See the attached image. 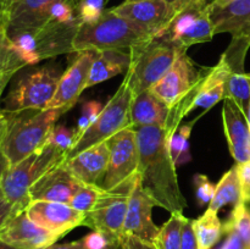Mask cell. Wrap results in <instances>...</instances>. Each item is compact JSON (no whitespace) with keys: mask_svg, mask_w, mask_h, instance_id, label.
<instances>
[{"mask_svg":"<svg viewBox=\"0 0 250 249\" xmlns=\"http://www.w3.org/2000/svg\"><path fill=\"white\" fill-rule=\"evenodd\" d=\"M139 148L138 175L141 185L156 207L168 212L187 208L178 183L176 164L170 151V137L160 126L137 127Z\"/></svg>","mask_w":250,"mask_h":249,"instance_id":"1","label":"cell"},{"mask_svg":"<svg viewBox=\"0 0 250 249\" xmlns=\"http://www.w3.org/2000/svg\"><path fill=\"white\" fill-rule=\"evenodd\" d=\"M5 112L7 115V124L0 141V148L9 160L10 166H12L41 149L48 142L56 121L67 110Z\"/></svg>","mask_w":250,"mask_h":249,"instance_id":"2","label":"cell"},{"mask_svg":"<svg viewBox=\"0 0 250 249\" xmlns=\"http://www.w3.org/2000/svg\"><path fill=\"white\" fill-rule=\"evenodd\" d=\"M154 38L148 29L106 9L94 22L81 23L72 41L73 53L83 50L132 49Z\"/></svg>","mask_w":250,"mask_h":249,"instance_id":"3","label":"cell"},{"mask_svg":"<svg viewBox=\"0 0 250 249\" xmlns=\"http://www.w3.org/2000/svg\"><path fill=\"white\" fill-rule=\"evenodd\" d=\"M80 24L49 21L33 31L11 36L10 43L26 66H34L45 59L73 53L72 41Z\"/></svg>","mask_w":250,"mask_h":249,"instance_id":"4","label":"cell"},{"mask_svg":"<svg viewBox=\"0 0 250 249\" xmlns=\"http://www.w3.org/2000/svg\"><path fill=\"white\" fill-rule=\"evenodd\" d=\"M182 51L187 50H182L163 37H154L146 43L129 49L131 65L126 75L133 94H139L156 84Z\"/></svg>","mask_w":250,"mask_h":249,"instance_id":"5","label":"cell"},{"mask_svg":"<svg viewBox=\"0 0 250 249\" xmlns=\"http://www.w3.org/2000/svg\"><path fill=\"white\" fill-rule=\"evenodd\" d=\"M68 154L48 139L41 149L24 158L16 165L10 166L4 176L1 190L14 204L26 208L31 202L29 188L51 168L56 167L67 159Z\"/></svg>","mask_w":250,"mask_h":249,"instance_id":"6","label":"cell"},{"mask_svg":"<svg viewBox=\"0 0 250 249\" xmlns=\"http://www.w3.org/2000/svg\"><path fill=\"white\" fill-rule=\"evenodd\" d=\"M133 95L128 76L125 75L119 89L104 105L97 121L76 142L67 158L77 155L95 144L107 141L122 129L132 127L131 105Z\"/></svg>","mask_w":250,"mask_h":249,"instance_id":"7","label":"cell"},{"mask_svg":"<svg viewBox=\"0 0 250 249\" xmlns=\"http://www.w3.org/2000/svg\"><path fill=\"white\" fill-rule=\"evenodd\" d=\"M62 73L60 67L54 65L27 72L10 89L4 99V110L7 112H23L46 109L55 95Z\"/></svg>","mask_w":250,"mask_h":249,"instance_id":"8","label":"cell"},{"mask_svg":"<svg viewBox=\"0 0 250 249\" xmlns=\"http://www.w3.org/2000/svg\"><path fill=\"white\" fill-rule=\"evenodd\" d=\"M137 175L111 189L104 188L97 204L85 216L83 226L90 227L93 231L103 232L114 242H119L128 209L129 195Z\"/></svg>","mask_w":250,"mask_h":249,"instance_id":"9","label":"cell"},{"mask_svg":"<svg viewBox=\"0 0 250 249\" xmlns=\"http://www.w3.org/2000/svg\"><path fill=\"white\" fill-rule=\"evenodd\" d=\"M214 24L209 7H188L172 17L158 37L168 39L182 50L214 38Z\"/></svg>","mask_w":250,"mask_h":249,"instance_id":"10","label":"cell"},{"mask_svg":"<svg viewBox=\"0 0 250 249\" xmlns=\"http://www.w3.org/2000/svg\"><path fill=\"white\" fill-rule=\"evenodd\" d=\"M107 144L110 159L103 188L111 189L138 173L139 148L136 128L122 129L107 139Z\"/></svg>","mask_w":250,"mask_h":249,"instance_id":"11","label":"cell"},{"mask_svg":"<svg viewBox=\"0 0 250 249\" xmlns=\"http://www.w3.org/2000/svg\"><path fill=\"white\" fill-rule=\"evenodd\" d=\"M98 55L95 50L78 51L70 67L62 73L59 81L55 95L46 109L70 110L87 88L90 68Z\"/></svg>","mask_w":250,"mask_h":249,"instance_id":"12","label":"cell"},{"mask_svg":"<svg viewBox=\"0 0 250 249\" xmlns=\"http://www.w3.org/2000/svg\"><path fill=\"white\" fill-rule=\"evenodd\" d=\"M26 212L32 221L60 237L84 225L87 216L66 203L44 200H31L26 207Z\"/></svg>","mask_w":250,"mask_h":249,"instance_id":"13","label":"cell"},{"mask_svg":"<svg viewBox=\"0 0 250 249\" xmlns=\"http://www.w3.org/2000/svg\"><path fill=\"white\" fill-rule=\"evenodd\" d=\"M59 238L61 237L32 221L26 209L15 214L0 231V239L15 249H45Z\"/></svg>","mask_w":250,"mask_h":249,"instance_id":"14","label":"cell"},{"mask_svg":"<svg viewBox=\"0 0 250 249\" xmlns=\"http://www.w3.org/2000/svg\"><path fill=\"white\" fill-rule=\"evenodd\" d=\"M154 207H156L155 203L143 189L139 175H137L129 195L128 209H127L122 234L138 237L153 243L160 228L154 224L151 219V211Z\"/></svg>","mask_w":250,"mask_h":249,"instance_id":"15","label":"cell"},{"mask_svg":"<svg viewBox=\"0 0 250 249\" xmlns=\"http://www.w3.org/2000/svg\"><path fill=\"white\" fill-rule=\"evenodd\" d=\"M115 14L148 29L158 37L172 17L171 5L166 0H137L126 1L111 7Z\"/></svg>","mask_w":250,"mask_h":249,"instance_id":"16","label":"cell"},{"mask_svg":"<svg viewBox=\"0 0 250 249\" xmlns=\"http://www.w3.org/2000/svg\"><path fill=\"white\" fill-rule=\"evenodd\" d=\"M66 165V160L42 176L29 188V200L66 203L68 204L73 193L82 185Z\"/></svg>","mask_w":250,"mask_h":249,"instance_id":"17","label":"cell"},{"mask_svg":"<svg viewBox=\"0 0 250 249\" xmlns=\"http://www.w3.org/2000/svg\"><path fill=\"white\" fill-rule=\"evenodd\" d=\"M58 1L60 0H14L5 6L9 37L46 23L51 6Z\"/></svg>","mask_w":250,"mask_h":249,"instance_id":"18","label":"cell"},{"mask_svg":"<svg viewBox=\"0 0 250 249\" xmlns=\"http://www.w3.org/2000/svg\"><path fill=\"white\" fill-rule=\"evenodd\" d=\"M224 131L229 153L237 164L250 160V128L246 115L231 99L224 100L222 106Z\"/></svg>","mask_w":250,"mask_h":249,"instance_id":"19","label":"cell"},{"mask_svg":"<svg viewBox=\"0 0 250 249\" xmlns=\"http://www.w3.org/2000/svg\"><path fill=\"white\" fill-rule=\"evenodd\" d=\"M110 149L107 141L90 146L80 154L66 159L71 172L83 183L99 186L104 182L109 166Z\"/></svg>","mask_w":250,"mask_h":249,"instance_id":"20","label":"cell"},{"mask_svg":"<svg viewBox=\"0 0 250 249\" xmlns=\"http://www.w3.org/2000/svg\"><path fill=\"white\" fill-rule=\"evenodd\" d=\"M231 73V67L225 60L224 56L221 55L219 62L209 68L207 76L203 80L194 98V102H193L192 111L198 107H202L204 109V112H207L217 103L225 100L227 81H229Z\"/></svg>","mask_w":250,"mask_h":249,"instance_id":"21","label":"cell"},{"mask_svg":"<svg viewBox=\"0 0 250 249\" xmlns=\"http://www.w3.org/2000/svg\"><path fill=\"white\" fill-rule=\"evenodd\" d=\"M170 117V107L150 89L133 95L131 105L132 127L160 126L165 128Z\"/></svg>","mask_w":250,"mask_h":249,"instance_id":"22","label":"cell"},{"mask_svg":"<svg viewBox=\"0 0 250 249\" xmlns=\"http://www.w3.org/2000/svg\"><path fill=\"white\" fill-rule=\"evenodd\" d=\"M131 65V54L122 49H107L98 51V55L90 68L87 88L110 80L120 73H126Z\"/></svg>","mask_w":250,"mask_h":249,"instance_id":"23","label":"cell"},{"mask_svg":"<svg viewBox=\"0 0 250 249\" xmlns=\"http://www.w3.org/2000/svg\"><path fill=\"white\" fill-rule=\"evenodd\" d=\"M214 34L231 33L241 31L250 22V0H234L222 9L210 11Z\"/></svg>","mask_w":250,"mask_h":249,"instance_id":"24","label":"cell"},{"mask_svg":"<svg viewBox=\"0 0 250 249\" xmlns=\"http://www.w3.org/2000/svg\"><path fill=\"white\" fill-rule=\"evenodd\" d=\"M241 202V183H239L237 166H233V167H231L222 175L217 185L215 186L214 197H212L208 209L212 210L215 212H219L224 207H227V205L236 207Z\"/></svg>","mask_w":250,"mask_h":249,"instance_id":"25","label":"cell"},{"mask_svg":"<svg viewBox=\"0 0 250 249\" xmlns=\"http://www.w3.org/2000/svg\"><path fill=\"white\" fill-rule=\"evenodd\" d=\"M217 214L219 212L207 209L198 219L192 220L198 249H211L224 234V224Z\"/></svg>","mask_w":250,"mask_h":249,"instance_id":"26","label":"cell"},{"mask_svg":"<svg viewBox=\"0 0 250 249\" xmlns=\"http://www.w3.org/2000/svg\"><path fill=\"white\" fill-rule=\"evenodd\" d=\"M187 219L183 212H171L170 219L159 228L153 242L154 246L158 249H181L182 227Z\"/></svg>","mask_w":250,"mask_h":249,"instance_id":"27","label":"cell"},{"mask_svg":"<svg viewBox=\"0 0 250 249\" xmlns=\"http://www.w3.org/2000/svg\"><path fill=\"white\" fill-rule=\"evenodd\" d=\"M250 46V22L232 36L231 44L222 56L231 67L232 72H244V60Z\"/></svg>","mask_w":250,"mask_h":249,"instance_id":"28","label":"cell"},{"mask_svg":"<svg viewBox=\"0 0 250 249\" xmlns=\"http://www.w3.org/2000/svg\"><path fill=\"white\" fill-rule=\"evenodd\" d=\"M225 99L233 100L244 115H248L250 103V73L232 72L227 81Z\"/></svg>","mask_w":250,"mask_h":249,"instance_id":"29","label":"cell"},{"mask_svg":"<svg viewBox=\"0 0 250 249\" xmlns=\"http://www.w3.org/2000/svg\"><path fill=\"white\" fill-rule=\"evenodd\" d=\"M234 231L246 247H250V208L244 203H239L233 207L229 217L224 224V232Z\"/></svg>","mask_w":250,"mask_h":249,"instance_id":"30","label":"cell"},{"mask_svg":"<svg viewBox=\"0 0 250 249\" xmlns=\"http://www.w3.org/2000/svg\"><path fill=\"white\" fill-rule=\"evenodd\" d=\"M14 63L22 65L23 67L26 66V63L15 53L11 43H10L4 0H0V71L6 67V66L14 65Z\"/></svg>","mask_w":250,"mask_h":249,"instance_id":"31","label":"cell"},{"mask_svg":"<svg viewBox=\"0 0 250 249\" xmlns=\"http://www.w3.org/2000/svg\"><path fill=\"white\" fill-rule=\"evenodd\" d=\"M103 189L104 188L100 187V186L82 183L77 188V190L73 193L72 198L68 202V205H71L73 209L88 215L93 210L94 205L97 204Z\"/></svg>","mask_w":250,"mask_h":249,"instance_id":"32","label":"cell"},{"mask_svg":"<svg viewBox=\"0 0 250 249\" xmlns=\"http://www.w3.org/2000/svg\"><path fill=\"white\" fill-rule=\"evenodd\" d=\"M193 122L183 124L177 129L170 139V151L176 166L182 165L190 160L189 154V136L192 133Z\"/></svg>","mask_w":250,"mask_h":249,"instance_id":"33","label":"cell"},{"mask_svg":"<svg viewBox=\"0 0 250 249\" xmlns=\"http://www.w3.org/2000/svg\"><path fill=\"white\" fill-rule=\"evenodd\" d=\"M103 107L104 106L102 105V103L95 102V100H89V102H85L83 104L82 114H81L77 126L75 128V144L82 137V134L97 121Z\"/></svg>","mask_w":250,"mask_h":249,"instance_id":"34","label":"cell"},{"mask_svg":"<svg viewBox=\"0 0 250 249\" xmlns=\"http://www.w3.org/2000/svg\"><path fill=\"white\" fill-rule=\"evenodd\" d=\"M109 0H80L76 7V14L81 23L94 22L104 14L106 10V2Z\"/></svg>","mask_w":250,"mask_h":249,"instance_id":"35","label":"cell"},{"mask_svg":"<svg viewBox=\"0 0 250 249\" xmlns=\"http://www.w3.org/2000/svg\"><path fill=\"white\" fill-rule=\"evenodd\" d=\"M49 141L68 154L75 145V128L71 129L63 126H55L51 131Z\"/></svg>","mask_w":250,"mask_h":249,"instance_id":"36","label":"cell"},{"mask_svg":"<svg viewBox=\"0 0 250 249\" xmlns=\"http://www.w3.org/2000/svg\"><path fill=\"white\" fill-rule=\"evenodd\" d=\"M195 198L199 207L210 204L215 193V186L205 175H197L194 177Z\"/></svg>","mask_w":250,"mask_h":249,"instance_id":"37","label":"cell"},{"mask_svg":"<svg viewBox=\"0 0 250 249\" xmlns=\"http://www.w3.org/2000/svg\"><path fill=\"white\" fill-rule=\"evenodd\" d=\"M81 241H82L84 249H109L112 244L117 243L100 231L90 232L87 236L83 237Z\"/></svg>","mask_w":250,"mask_h":249,"instance_id":"38","label":"cell"},{"mask_svg":"<svg viewBox=\"0 0 250 249\" xmlns=\"http://www.w3.org/2000/svg\"><path fill=\"white\" fill-rule=\"evenodd\" d=\"M26 208L20 207V205L14 204V203L10 202L5 194L2 193L1 188H0V231L4 228L5 225L10 221L12 216L15 214L20 211V210H23Z\"/></svg>","mask_w":250,"mask_h":249,"instance_id":"39","label":"cell"},{"mask_svg":"<svg viewBox=\"0 0 250 249\" xmlns=\"http://www.w3.org/2000/svg\"><path fill=\"white\" fill-rule=\"evenodd\" d=\"M239 183L242 189V203L250 204V160L243 164H237Z\"/></svg>","mask_w":250,"mask_h":249,"instance_id":"40","label":"cell"},{"mask_svg":"<svg viewBox=\"0 0 250 249\" xmlns=\"http://www.w3.org/2000/svg\"><path fill=\"white\" fill-rule=\"evenodd\" d=\"M115 249H158L154 243L128 234H122Z\"/></svg>","mask_w":250,"mask_h":249,"instance_id":"41","label":"cell"},{"mask_svg":"<svg viewBox=\"0 0 250 249\" xmlns=\"http://www.w3.org/2000/svg\"><path fill=\"white\" fill-rule=\"evenodd\" d=\"M181 249H198V242L193 231L192 220L187 219L182 227L181 234Z\"/></svg>","mask_w":250,"mask_h":249,"instance_id":"42","label":"cell"},{"mask_svg":"<svg viewBox=\"0 0 250 249\" xmlns=\"http://www.w3.org/2000/svg\"><path fill=\"white\" fill-rule=\"evenodd\" d=\"M22 67H23L22 65L14 63V65L6 66V67L2 68V70L0 71V102H1L2 93H4L6 85L9 84L10 80H11V78L16 75V72H19ZM0 111H1V109H0Z\"/></svg>","mask_w":250,"mask_h":249,"instance_id":"43","label":"cell"},{"mask_svg":"<svg viewBox=\"0 0 250 249\" xmlns=\"http://www.w3.org/2000/svg\"><path fill=\"white\" fill-rule=\"evenodd\" d=\"M208 0H177L171 5V11H172V17L180 14L183 10L188 9V7H202L207 6ZM171 17V20H172Z\"/></svg>","mask_w":250,"mask_h":249,"instance_id":"44","label":"cell"},{"mask_svg":"<svg viewBox=\"0 0 250 249\" xmlns=\"http://www.w3.org/2000/svg\"><path fill=\"white\" fill-rule=\"evenodd\" d=\"M224 233L227 234L224 244L220 247V249H247L246 244L242 241L241 237L234 231H226Z\"/></svg>","mask_w":250,"mask_h":249,"instance_id":"45","label":"cell"},{"mask_svg":"<svg viewBox=\"0 0 250 249\" xmlns=\"http://www.w3.org/2000/svg\"><path fill=\"white\" fill-rule=\"evenodd\" d=\"M45 249H84L83 248L82 241H73L68 242V243H62V244H51V246L46 247Z\"/></svg>","mask_w":250,"mask_h":249,"instance_id":"46","label":"cell"},{"mask_svg":"<svg viewBox=\"0 0 250 249\" xmlns=\"http://www.w3.org/2000/svg\"><path fill=\"white\" fill-rule=\"evenodd\" d=\"M9 167H10L9 160H7L5 154L2 153L1 148H0V188H1L2 180H4V176L5 173H6V171L9 170Z\"/></svg>","mask_w":250,"mask_h":249,"instance_id":"47","label":"cell"},{"mask_svg":"<svg viewBox=\"0 0 250 249\" xmlns=\"http://www.w3.org/2000/svg\"><path fill=\"white\" fill-rule=\"evenodd\" d=\"M233 1L234 0H212L210 4H208V7H209L210 11H214V10L222 9V7L227 6V5Z\"/></svg>","mask_w":250,"mask_h":249,"instance_id":"48","label":"cell"},{"mask_svg":"<svg viewBox=\"0 0 250 249\" xmlns=\"http://www.w3.org/2000/svg\"><path fill=\"white\" fill-rule=\"evenodd\" d=\"M6 124H7V115L6 112H5V110L1 109V111H0V141H1L2 136H4Z\"/></svg>","mask_w":250,"mask_h":249,"instance_id":"49","label":"cell"},{"mask_svg":"<svg viewBox=\"0 0 250 249\" xmlns=\"http://www.w3.org/2000/svg\"><path fill=\"white\" fill-rule=\"evenodd\" d=\"M0 249H15L14 247L9 246L7 243H5V242H2L1 239H0Z\"/></svg>","mask_w":250,"mask_h":249,"instance_id":"50","label":"cell"},{"mask_svg":"<svg viewBox=\"0 0 250 249\" xmlns=\"http://www.w3.org/2000/svg\"><path fill=\"white\" fill-rule=\"evenodd\" d=\"M247 120H248V124L250 128V103H249V110H248V115H247Z\"/></svg>","mask_w":250,"mask_h":249,"instance_id":"51","label":"cell"},{"mask_svg":"<svg viewBox=\"0 0 250 249\" xmlns=\"http://www.w3.org/2000/svg\"><path fill=\"white\" fill-rule=\"evenodd\" d=\"M12 1H14V0H4V5H5V6H7V5L11 4Z\"/></svg>","mask_w":250,"mask_h":249,"instance_id":"52","label":"cell"},{"mask_svg":"<svg viewBox=\"0 0 250 249\" xmlns=\"http://www.w3.org/2000/svg\"><path fill=\"white\" fill-rule=\"evenodd\" d=\"M166 1H167L168 4H170V5H172L173 2H175V1H177V0H166Z\"/></svg>","mask_w":250,"mask_h":249,"instance_id":"53","label":"cell"},{"mask_svg":"<svg viewBox=\"0 0 250 249\" xmlns=\"http://www.w3.org/2000/svg\"><path fill=\"white\" fill-rule=\"evenodd\" d=\"M116 244H117V243L112 244V246H111V247H110V248H109V249H115V248H116Z\"/></svg>","mask_w":250,"mask_h":249,"instance_id":"54","label":"cell"},{"mask_svg":"<svg viewBox=\"0 0 250 249\" xmlns=\"http://www.w3.org/2000/svg\"><path fill=\"white\" fill-rule=\"evenodd\" d=\"M126 1H137V0H126Z\"/></svg>","mask_w":250,"mask_h":249,"instance_id":"55","label":"cell"},{"mask_svg":"<svg viewBox=\"0 0 250 249\" xmlns=\"http://www.w3.org/2000/svg\"><path fill=\"white\" fill-rule=\"evenodd\" d=\"M247 249H250V247H248V248H247Z\"/></svg>","mask_w":250,"mask_h":249,"instance_id":"56","label":"cell"},{"mask_svg":"<svg viewBox=\"0 0 250 249\" xmlns=\"http://www.w3.org/2000/svg\"><path fill=\"white\" fill-rule=\"evenodd\" d=\"M248 207H249V208H250V204H248Z\"/></svg>","mask_w":250,"mask_h":249,"instance_id":"57","label":"cell"}]
</instances>
